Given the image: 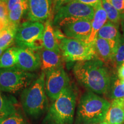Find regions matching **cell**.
<instances>
[{"instance_id":"4316f807","label":"cell","mask_w":124,"mask_h":124,"mask_svg":"<svg viewBox=\"0 0 124 124\" xmlns=\"http://www.w3.org/2000/svg\"><path fill=\"white\" fill-rule=\"evenodd\" d=\"M9 12L7 1H0V18L8 21Z\"/></svg>"},{"instance_id":"7c38bea8","label":"cell","mask_w":124,"mask_h":124,"mask_svg":"<svg viewBox=\"0 0 124 124\" xmlns=\"http://www.w3.org/2000/svg\"><path fill=\"white\" fill-rule=\"evenodd\" d=\"M41 55L38 51L25 47H18L17 68L26 72H32L41 67Z\"/></svg>"},{"instance_id":"9a60e30c","label":"cell","mask_w":124,"mask_h":124,"mask_svg":"<svg viewBox=\"0 0 124 124\" xmlns=\"http://www.w3.org/2000/svg\"><path fill=\"white\" fill-rule=\"evenodd\" d=\"M41 69L43 72H46L51 70L56 69L63 66V56L61 52L43 48L41 54Z\"/></svg>"},{"instance_id":"603a6c76","label":"cell","mask_w":124,"mask_h":124,"mask_svg":"<svg viewBox=\"0 0 124 124\" xmlns=\"http://www.w3.org/2000/svg\"><path fill=\"white\" fill-rule=\"evenodd\" d=\"M101 2L102 7L107 13L108 21L120 27L121 13L114 7L111 0H101Z\"/></svg>"},{"instance_id":"4fadbf2b","label":"cell","mask_w":124,"mask_h":124,"mask_svg":"<svg viewBox=\"0 0 124 124\" xmlns=\"http://www.w3.org/2000/svg\"><path fill=\"white\" fill-rule=\"evenodd\" d=\"M118 29V26L108 21L99 31L97 35L98 38L104 39L109 41L115 54L122 37Z\"/></svg>"},{"instance_id":"d4e9b609","label":"cell","mask_w":124,"mask_h":124,"mask_svg":"<svg viewBox=\"0 0 124 124\" xmlns=\"http://www.w3.org/2000/svg\"><path fill=\"white\" fill-rule=\"evenodd\" d=\"M124 63V39L122 36L117 46L113 62V66L117 70L121 65Z\"/></svg>"},{"instance_id":"30bf717a","label":"cell","mask_w":124,"mask_h":124,"mask_svg":"<svg viewBox=\"0 0 124 124\" xmlns=\"http://www.w3.org/2000/svg\"><path fill=\"white\" fill-rule=\"evenodd\" d=\"M54 11V0H28V18L41 23L50 19Z\"/></svg>"},{"instance_id":"5bb4252c","label":"cell","mask_w":124,"mask_h":124,"mask_svg":"<svg viewBox=\"0 0 124 124\" xmlns=\"http://www.w3.org/2000/svg\"><path fill=\"white\" fill-rule=\"evenodd\" d=\"M94 44L96 58L113 66L115 52L112 48L109 41L104 39L97 37Z\"/></svg>"},{"instance_id":"ba28073f","label":"cell","mask_w":124,"mask_h":124,"mask_svg":"<svg viewBox=\"0 0 124 124\" xmlns=\"http://www.w3.org/2000/svg\"><path fill=\"white\" fill-rule=\"evenodd\" d=\"M44 25L42 23L28 21L20 25L15 41L19 47L39 50L44 48L43 36Z\"/></svg>"},{"instance_id":"d590c367","label":"cell","mask_w":124,"mask_h":124,"mask_svg":"<svg viewBox=\"0 0 124 124\" xmlns=\"http://www.w3.org/2000/svg\"><path fill=\"white\" fill-rule=\"evenodd\" d=\"M5 50H4V49H1V48H0V57H1V56L2 55V52H4Z\"/></svg>"},{"instance_id":"2e32d148","label":"cell","mask_w":124,"mask_h":124,"mask_svg":"<svg viewBox=\"0 0 124 124\" xmlns=\"http://www.w3.org/2000/svg\"><path fill=\"white\" fill-rule=\"evenodd\" d=\"M107 13L102 7V3L95 9L94 18L91 21V30L90 37L87 43H94L97 38L99 31L108 21Z\"/></svg>"},{"instance_id":"8992f818","label":"cell","mask_w":124,"mask_h":124,"mask_svg":"<svg viewBox=\"0 0 124 124\" xmlns=\"http://www.w3.org/2000/svg\"><path fill=\"white\" fill-rule=\"evenodd\" d=\"M95 13V9L79 1L73 0L63 6L55 12L53 24L56 27L78 20L92 21Z\"/></svg>"},{"instance_id":"8d00e7d4","label":"cell","mask_w":124,"mask_h":124,"mask_svg":"<svg viewBox=\"0 0 124 124\" xmlns=\"http://www.w3.org/2000/svg\"><path fill=\"white\" fill-rule=\"evenodd\" d=\"M99 124H108L106 121H103L100 122V123Z\"/></svg>"},{"instance_id":"7a4b0ae2","label":"cell","mask_w":124,"mask_h":124,"mask_svg":"<svg viewBox=\"0 0 124 124\" xmlns=\"http://www.w3.org/2000/svg\"><path fill=\"white\" fill-rule=\"evenodd\" d=\"M111 103L88 91L80 97L76 115V124H97L104 121Z\"/></svg>"},{"instance_id":"44dd1931","label":"cell","mask_w":124,"mask_h":124,"mask_svg":"<svg viewBox=\"0 0 124 124\" xmlns=\"http://www.w3.org/2000/svg\"><path fill=\"white\" fill-rule=\"evenodd\" d=\"M18 49L12 46L6 49L0 57V69L16 67L18 59Z\"/></svg>"},{"instance_id":"4dcf8cb0","label":"cell","mask_w":124,"mask_h":124,"mask_svg":"<svg viewBox=\"0 0 124 124\" xmlns=\"http://www.w3.org/2000/svg\"><path fill=\"white\" fill-rule=\"evenodd\" d=\"M117 77L120 80L124 79V63L121 65L117 69Z\"/></svg>"},{"instance_id":"d6a6232c","label":"cell","mask_w":124,"mask_h":124,"mask_svg":"<svg viewBox=\"0 0 124 124\" xmlns=\"http://www.w3.org/2000/svg\"><path fill=\"white\" fill-rule=\"evenodd\" d=\"M7 20H5L2 18H0V33L5 28L7 24Z\"/></svg>"},{"instance_id":"f1b7e54d","label":"cell","mask_w":124,"mask_h":124,"mask_svg":"<svg viewBox=\"0 0 124 124\" xmlns=\"http://www.w3.org/2000/svg\"><path fill=\"white\" fill-rule=\"evenodd\" d=\"M73 0H54V11L56 12L60 8Z\"/></svg>"},{"instance_id":"8fae6325","label":"cell","mask_w":124,"mask_h":124,"mask_svg":"<svg viewBox=\"0 0 124 124\" xmlns=\"http://www.w3.org/2000/svg\"><path fill=\"white\" fill-rule=\"evenodd\" d=\"M67 38L75 39L87 43L91 30V21L78 20L71 21L60 27Z\"/></svg>"},{"instance_id":"6da1fadb","label":"cell","mask_w":124,"mask_h":124,"mask_svg":"<svg viewBox=\"0 0 124 124\" xmlns=\"http://www.w3.org/2000/svg\"><path fill=\"white\" fill-rule=\"evenodd\" d=\"M114 68L97 58L77 62L73 67L76 79L86 89L97 94H108L113 79Z\"/></svg>"},{"instance_id":"7402d4cb","label":"cell","mask_w":124,"mask_h":124,"mask_svg":"<svg viewBox=\"0 0 124 124\" xmlns=\"http://www.w3.org/2000/svg\"><path fill=\"white\" fill-rule=\"evenodd\" d=\"M17 113L13 102L0 93V120Z\"/></svg>"},{"instance_id":"9c48e42d","label":"cell","mask_w":124,"mask_h":124,"mask_svg":"<svg viewBox=\"0 0 124 124\" xmlns=\"http://www.w3.org/2000/svg\"><path fill=\"white\" fill-rule=\"evenodd\" d=\"M45 88L47 97L55 101L70 85V79L63 66L45 72Z\"/></svg>"},{"instance_id":"ac0fdd59","label":"cell","mask_w":124,"mask_h":124,"mask_svg":"<svg viewBox=\"0 0 124 124\" xmlns=\"http://www.w3.org/2000/svg\"><path fill=\"white\" fill-rule=\"evenodd\" d=\"M104 121L108 124H123L124 123V108L120 99L113 100L110 107L105 116Z\"/></svg>"},{"instance_id":"cb8c5ba5","label":"cell","mask_w":124,"mask_h":124,"mask_svg":"<svg viewBox=\"0 0 124 124\" xmlns=\"http://www.w3.org/2000/svg\"><path fill=\"white\" fill-rule=\"evenodd\" d=\"M108 94L113 100H119L124 98V87L118 78H117L116 77L113 79Z\"/></svg>"},{"instance_id":"836d02e7","label":"cell","mask_w":124,"mask_h":124,"mask_svg":"<svg viewBox=\"0 0 124 124\" xmlns=\"http://www.w3.org/2000/svg\"><path fill=\"white\" fill-rule=\"evenodd\" d=\"M120 25H121V30L122 32V36L124 39V13L121 14Z\"/></svg>"},{"instance_id":"484cf974","label":"cell","mask_w":124,"mask_h":124,"mask_svg":"<svg viewBox=\"0 0 124 124\" xmlns=\"http://www.w3.org/2000/svg\"><path fill=\"white\" fill-rule=\"evenodd\" d=\"M0 124H28L24 117L17 112L13 115L0 120Z\"/></svg>"},{"instance_id":"f35d334b","label":"cell","mask_w":124,"mask_h":124,"mask_svg":"<svg viewBox=\"0 0 124 124\" xmlns=\"http://www.w3.org/2000/svg\"><path fill=\"white\" fill-rule=\"evenodd\" d=\"M0 1H8V0H0Z\"/></svg>"},{"instance_id":"d6986e66","label":"cell","mask_w":124,"mask_h":124,"mask_svg":"<svg viewBox=\"0 0 124 124\" xmlns=\"http://www.w3.org/2000/svg\"><path fill=\"white\" fill-rule=\"evenodd\" d=\"M18 27L8 21L5 28L0 33V48L5 51L13 44Z\"/></svg>"},{"instance_id":"74e56055","label":"cell","mask_w":124,"mask_h":124,"mask_svg":"<svg viewBox=\"0 0 124 124\" xmlns=\"http://www.w3.org/2000/svg\"><path fill=\"white\" fill-rule=\"evenodd\" d=\"M121 82L122 86H123V87H124V80H121Z\"/></svg>"},{"instance_id":"ffe728a7","label":"cell","mask_w":124,"mask_h":124,"mask_svg":"<svg viewBox=\"0 0 124 124\" xmlns=\"http://www.w3.org/2000/svg\"><path fill=\"white\" fill-rule=\"evenodd\" d=\"M28 10V0H23L16 4L9 12L8 21V22L20 25V21L23 16Z\"/></svg>"},{"instance_id":"277c9868","label":"cell","mask_w":124,"mask_h":124,"mask_svg":"<svg viewBox=\"0 0 124 124\" xmlns=\"http://www.w3.org/2000/svg\"><path fill=\"white\" fill-rule=\"evenodd\" d=\"M76 107V95L69 86L57 98L48 110L45 117L46 124H72Z\"/></svg>"},{"instance_id":"f546056e","label":"cell","mask_w":124,"mask_h":124,"mask_svg":"<svg viewBox=\"0 0 124 124\" xmlns=\"http://www.w3.org/2000/svg\"><path fill=\"white\" fill-rule=\"evenodd\" d=\"M75 1L91 6L94 9H95L99 5L102 3L101 0H75Z\"/></svg>"},{"instance_id":"1f68e13d","label":"cell","mask_w":124,"mask_h":124,"mask_svg":"<svg viewBox=\"0 0 124 124\" xmlns=\"http://www.w3.org/2000/svg\"><path fill=\"white\" fill-rule=\"evenodd\" d=\"M23 0H8L7 4L8 7L9 11H10L13 8L15 7L16 4H18L20 2H21Z\"/></svg>"},{"instance_id":"52a82bcc","label":"cell","mask_w":124,"mask_h":124,"mask_svg":"<svg viewBox=\"0 0 124 124\" xmlns=\"http://www.w3.org/2000/svg\"><path fill=\"white\" fill-rule=\"evenodd\" d=\"M36 75L16 67L0 69V90L15 93L32 84Z\"/></svg>"},{"instance_id":"83f0119b","label":"cell","mask_w":124,"mask_h":124,"mask_svg":"<svg viewBox=\"0 0 124 124\" xmlns=\"http://www.w3.org/2000/svg\"><path fill=\"white\" fill-rule=\"evenodd\" d=\"M114 7L121 14L124 13V0H111Z\"/></svg>"},{"instance_id":"5b68a950","label":"cell","mask_w":124,"mask_h":124,"mask_svg":"<svg viewBox=\"0 0 124 124\" xmlns=\"http://www.w3.org/2000/svg\"><path fill=\"white\" fill-rule=\"evenodd\" d=\"M94 44L66 36L59 40L62 55L66 62H79L97 58Z\"/></svg>"},{"instance_id":"e575fe53","label":"cell","mask_w":124,"mask_h":124,"mask_svg":"<svg viewBox=\"0 0 124 124\" xmlns=\"http://www.w3.org/2000/svg\"><path fill=\"white\" fill-rule=\"evenodd\" d=\"M120 101H121V103L122 106H123L124 108V98L120 99Z\"/></svg>"},{"instance_id":"3957f363","label":"cell","mask_w":124,"mask_h":124,"mask_svg":"<svg viewBox=\"0 0 124 124\" xmlns=\"http://www.w3.org/2000/svg\"><path fill=\"white\" fill-rule=\"evenodd\" d=\"M45 77L46 74L43 72L21 93V102L23 110L27 116L33 118L42 116L48 108Z\"/></svg>"},{"instance_id":"e0dca14e","label":"cell","mask_w":124,"mask_h":124,"mask_svg":"<svg viewBox=\"0 0 124 124\" xmlns=\"http://www.w3.org/2000/svg\"><path fill=\"white\" fill-rule=\"evenodd\" d=\"M43 33V40L44 48L46 49L61 52L55 31L54 30L51 18L46 21Z\"/></svg>"}]
</instances>
